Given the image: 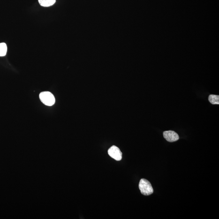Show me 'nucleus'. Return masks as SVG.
<instances>
[{"label":"nucleus","mask_w":219,"mask_h":219,"mask_svg":"<svg viewBox=\"0 0 219 219\" xmlns=\"http://www.w3.org/2000/svg\"><path fill=\"white\" fill-rule=\"evenodd\" d=\"M139 188L142 194L149 196L153 193V189L150 182L145 178H142L139 182Z\"/></svg>","instance_id":"1"},{"label":"nucleus","mask_w":219,"mask_h":219,"mask_svg":"<svg viewBox=\"0 0 219 219\" xmlns=\"http://www.w3.org/2000/svg\"><path fill=\"white\" fill-rule=\"evenodd\" d=\"M40 98L44 104L48 106H52L55 104V97L50 92H42L40 94Z\"/></svg>","instance_id":"2"},{"label":"nucleus","mask_w":219,"mask_h":219,"mask_svg":"<svg viewBox=\"0 0 219 219\" xmlns=\"http://www.w3.org/2000/svg\"><path fill=\"white\" fill-rule=\"evenodd\" d=\"M108 155L116 161H120L122 158V153L118 147L113 145L108 150Z\"/></svg>","instance_id":"3"},{"label":"nucleus","mask_w":219,"mask_h":219,"mask_svg":"<svg viewBox=\"0 0 219 219\" xmlns=\"http://www.w3.org/2000/svg\"><path fill=\"white\" fill-rule=\"evenodd\" d=\"M163 136L167 141L170 142L177 141L179 138L178 134L175 131L171 130L164 131Z\"/></svg>","instance_id":"4"},{"label":"nucleus","mask_w":219,"mask_h":219,"mask_svg":"<svg viewBox=\"0 0 219 219\" xmlns=\"http://www.w3.org/2000/svg\"><path fill=\"white\" fill-rule=\"evenodd\" d=\"M38 2L41 6L48 7L53 5L56 0H38Z\"/></svg>","instance_id":"5"},{"label":"nucleus","mask_w":219,"mask_h":219,"mask_svg":"<svg viewBox=\"0 0 219 219\" xmlns=\"http://www.w3.org/2000/svg\"><path fill=\"white\" fill-rule=\"evenodd\" d=\"M208 101L212 104H219V96L215 94H210L208 98Z\"/></svg>","instance_id":"6"},{"label":"nucleus","mask_w":219,"mask_h":219,"mask_svg":"<svg viewBox=\"0 0 219 219\" xmlns=\"http://www.w3.org/2000/svg\"><path fill=\"white\" fill-rule=\"evenodd\" d=\"M7 46L4 43L0 44V56H4L6 54Z\"/></svg>","instance_id":"7"}]
</instances>
